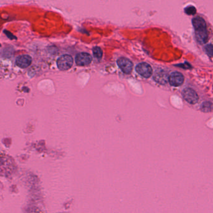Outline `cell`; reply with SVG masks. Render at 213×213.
<instances>
[{"label":"cell","instance_id":"cell-2","mask_svg":"<svg viewBox=\"0 0 213 213\" xmlns=\"http://www.w3.org/2000/svg\"><path fill=\"white\" fill-rule=\"evenodd\" d=\"M73 65V59L68 54H65L59 57L57 60L58 68L61 71H66L70 69Z\"/></svg>","mask_w":213,"mask_h":213},{"label":"cell","instance_id":"cell-3","mask_svg":"<svg viewBox=\"0 0 213 213\" xmlns=\"http://www.w3.org/2000/svg\"><path fill=\"white\" fill-rule=\"evenodd\" d=\"M136 70L139 75L146 78H149L153 74L152 68L146 62H141L138 65L136 68Z\"/></svg>","mask_w":213,"mask_h":213},{"label":"cell","instance_id":"cell-6","mask_svg":"<svg viewBox=\"0 0 213 213\" xmlns=\"http://www.w3.org/2000/svg\"><path fill=\"white\" fill-rule=\"evenodd\" d=\"M76 63L80 66L89 65L92 61V57L87 53H80L76 55L75 58Z\"/></svg>","mask_w":213,"mask_h":213},{"label":"cell","instance_id":"cell-8","mask_svg":"<svg viewBox=\"0 0 213 213\" xmlns=\"http://www.w3.org/2000/svg\"><path fill=\"white\" fill-rule=\"evenodd\" d=\"M32 62V58L29 55L19 56L16 59V64L21 68H28Z\"/></svg>","mask_w":213,"mask_h":213},{"label":"cell","instance_id":"cell-1","mask_svg":"<svg viewBox=\"0 0 213 213\" xmlns=\"http://www.w3.org/2000/svg\"><path fill=\"white\" fill-rule=\"evenodd\" d=\"M193 24L197 41L201 44L205 43L208 40V34L204 20L201 17H197L193 19Z\"/></svg>","mask_w":213,"mask_h":213},{"label":"cell","instance_id":"cell-4","mask_svg":"<svg viewBox=\"0 0 213 213\" xmlns=\"http://www.w3.org/2000/svg\"><path fill=\"white\" fill-rule=\"evenodd\" d=\"M183 96L184 99L190 104H194L199 100V96L194 90L191 88H186L183 90Z\"/></svg>","mask_w":213,"mask_h":213},{"label":"cell","instance_id":"cell-12","mask_svg":"<svg viewBox=\"0 0 213 213\" xmlns=\"http://www.w3.org/2000/svg\"><path fill=\"white\" fill-rule=\"evenodd\" d=\"M185 12H186L187 15H194L196 13V9L194 6H187V8L185 9Z\"/></svg>","mask_w":213,"mask_h":213},{"label":"cell","instance_id":"cell-7","mask_svg":"<svg viewBox=\"0 0 213 213\" xmlns=\"http://www.w3.org/2000/svg\"><path fill=\"white\" fill-rule=\"evenodd\" d=\"M184 81V76L179 72H174L169 77L170 85L173 86H179L183 85Z\"/></svg>","mask_w":213,"mask_h":213},{"label":"cell","instance_id":"cell-10","mask_svg":"<svg viewBox=\"0 0 213 213\" xmlns=\"http://www.w3.org/2000/svg\"><path fill=\"white\" fill-rule=\"evenodd\" d=\"M201 110L202 111L205 113L210 112L212 110V104L210 102H205L202 104L201 106Z\"/></svg>","mask_w":213,"mask_h":213},{"label":"cell","instance_id":"cell-9","mask_svg":"<svg viewBox=\"0 0 213 213\" xmlns=\"http://www.w3.org/2000/svg\"><path fill=\"white\" fill-rule=\"evenodd\" d=\"M154 79L160 84H166L168 80V76L164 71H157L155 74Z\"/></svg>","mask_w":213,"mask_h":213},{"label":"cell","instance_id":"cell-13","mask_svg":"<svg viewBox=\"0 0 213 213\" xmlns=\"http://www.w3.org/2000/svg\"><path fill=\"white\" fill-rule=\"evenodd\" d=\"M206 50L208 54L210 56H212V46L211 44L208 45V46L206 47Z\"/></svg>","mask_w":213,"mask_h":213},{"label":"cell","instance_id":"cell-11","mask_svg":"<svg viewBox=\"0 0 213 213\" xmlns=\"http://www.w3.org/2000/svg\"><path fill=\"white\" fill-rule=\"evenodd\" d=\"M93 53L94 56H95L97 59H100L102 58L103 56V51L101 50V49L99 47H95L93 49Z\"/></svg>","mask_w":213,"mask_h":213},{"label":"cell","instance_id":"cell-5","mask_svg":"<svg viewBox=\"0 0 213 213\" xmlns=\"http://www.w3.org/2000/svg\"><path fill=\"white\" fill-rule=\"evenodd\" d=\"M117 63L122 71L126 74H130L132 70L133 65L130 59L126 58H120L118 60Z\"/></svg>","mask_w":213,"mask_h":213}]
</instances>
